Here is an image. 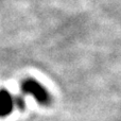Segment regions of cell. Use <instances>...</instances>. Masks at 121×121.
Returning a JSON list of instances; mask_svg holds the SVG:
<instances>
[{"instance_id":"1","label":"cell","mask_w":121,"mask_h":121,"mask_svg":"<svg viewBox=\"0 0 121 121\" xmlns=\"http://www.w3.org/2000/svg\"><path fill=\"white\" fill-rule=\"evenodd\" d=\"M21 91L25 95L33 97L36 102L40 105H50L51 104V96L48 90L45 88L43 84H40L37 80L29 78L22 81L21 83Z\"/></svg>"},{"instance_id":"2","label":"cell","mask_w":121,"mask_h":121,"mask_svg":"<svg viewBox=\"0 0 121 121\" xmlns=\"http://www.w3.org/2000/svg\"><path fill=\"white\" fill-rule=\"evenodd\" d=\"M16 107V96H13L8 89H0V118L9 116Z\"/></svg>"}]
</instances>
